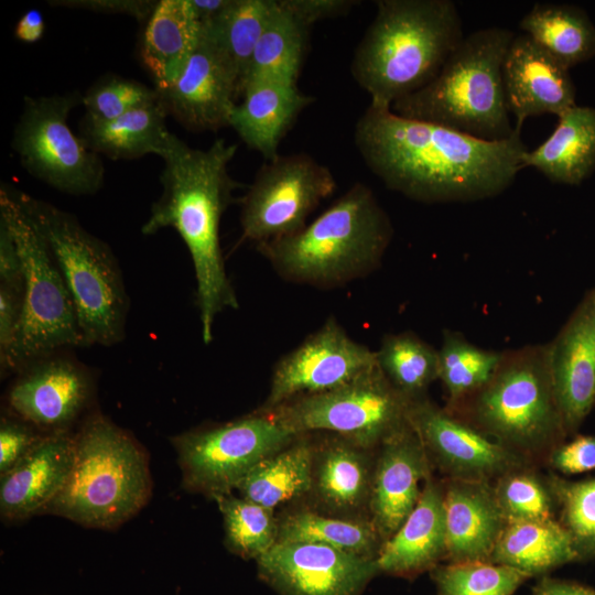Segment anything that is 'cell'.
Instances as JSON below:
<instances>
[{"mask_svg":"<svg viewBox=\"0 0 595 595\" xmlns=\"http://www.w3.org/2000/svg\"><path fill=\"white\" fill-rule=\"evenodd\" d=\"M20 372L9 391V405L21 420L48 433L67 430L89 400L91 378L68 357L54 353Z\"/></svg>","mask_w":595,"mask_h":595,"instance_id":"ac0fdd59","label":"cell"},{"mask_svg":"<svg viewBox=\"0 0 595 595\" xmlns=\"http://www.w3.org/2000/svg\"><path fill=\"white\" fill-rule=\"evenodd\" d=\"M241 96L242 101L236 104L230 115L229 127L267 161L279 156L281 140L299 113L314 101L298 88V83L274 77L249 82Z\"/></svg>","mask_w":595,"mask_h":595,"instance_id":"d4e9b609","label":"cell"},{"mask_svg":"<svg viewBox=\"0 0 595 595\" xmlns=\"http://www.w3.org/2000/svg\"><path fill=\"white\" fill-rule=\"evenodd\" d=\"M556 519L569 533L578 561L595 559V477L569 480L549 475Z\"/></svg>","mask_w":595,"mask_h":595,"instance_id":"60d3db41","label":"cell"},{"mask_svg":"<svg viewBox=\"0 0 595 595\" xmlns=\"http://www.w3.org/2000/svg\"><path fill=\"white\" fill-rule=\"evenodd\" d=\"M74 453L75 437L67 430L43 435L12 469L1 475L2 516L20 520L44 511L63 489Z\"/></svg>","mask_w":595,"mask_h":595,"instance_id":"7402d4cb","label":"cell"},{"mask_svg":"<svg viewBox=\"0 0 595 595\" xmlns=\"http://www.w3.org/2000/svg\"><path fill=\"white\" fill-rule=\"evenodd\" d=\"M392 236L374 192L357 182L299 232L256 247L282 279L334 289L378 269Z\"/></svg>","mask_w":595,"mask_h":595,"instance_id":"277c9868","label":"cell"},{"mask_svg":"<svg viewBox=\"0 0 595 595\" xmlns=\"http://www.w3.org/2000/svg\"><path fill=\"white\" fill-rule=\"evenodd\" d=\"M231 2L232 0H190L193 13L201 25L215 21Z\"/></svg>","mask_w":595,"mask_h":595,"instance_id":"816d5d0a","label":"cell"},{"mask_svg":"<svg viewBox=\"0 0 595 595\" xmlns=\"http://www.w3.org/2000/svg\"><path fill=\"white\" fill-rule=\"evenodd\" d=\"M0 221L10 230L22 269L19 329L2 374L66 347L83 346L74 305L62 273L19 191L1 186Z\"/></svg>","mask_w":595,"mask_h":595,"instance_id":"9c48e42d","label":"cell"},{"mask_svg":"<svg viewBox=\"0 0 595 595\" xmlns=\"http://www.w3.org/2000/svg\"><path fill=\"white\" fill-rule=\"evenodd\" d=\"M547 345L554 392L570 436L595 407V286Z\"/></svg>","mask_w":595,"mask_h":595,"instance_id":"d6986e66","label":"cell"},{"mask_svg":"<svg viewBox=\"0 0 595 595\" xmlns=\"http://www.w3.org/2000/svg\"><path fill=\"white\" fill-rule=\"evenodd\" d=\"M299 434L270 412L192 431L172 442L185 483L214 496L227 494L261 461L285 448Z\"/></svg>","mask_w":595,"mask_h":595,"instance_id":"7c38bea8","label":"cell"},{"mask_svg":"<svg viewBox=\"0 0 595 595\" xmlns=\"http://www.w3.org/2000/svg\"><path fill=\"white\" fill-rule=\"evenodd\" d=\"M437 595H513L526 573L494 562H447L431 570Z\"/></svg>","mask_w":595,"mask_h":595,"instance_id":"ab89813d","label":"cell"},{"mask_svg":"<svg viewBox=\"0 0 595 595\" xmlns=\"http://www.w3.org/2000/svg\"><path fill=\"white\" fill-rule=\"evenodd\" d=\"M160 98L155 88L121 76H107L95 83L83 96L84 121L102 123Z\"/></svg>","mask_w":595,"mask_h":595,"instance_id":"b9f144b4","label":"cell"},{"mask_svg":"<svg viewBox=\"0 0 595 595\" xmlns=\"http://www.w3.org/2000/svg\"><path fill=\"white\" fill-rule=\"evenodd\" d=\"M257 562L280 595H359L380 572L376 558L310 542L278 541Z\"/></svg>","mask_w":595,"mask_h":595,"instance_id":"2e32d148","label":"cell"},{"mask_svg":"<svg viewBox=\"0 0 595 595\" xmlns=\"http://www.w3.org/2000/svg\"><path fill=\"white\" fill-rule=\"evenodd\" d=\"M158 93L167 116L197 132L229 127L236 98L240 95L232 69L202 25L196 47L183 72L170 87Z\"/></svg>","mask_w":595,"mask_h":595,"instance_id":"e0dca14e","label":"cell"},{"mask_svg":"<svg viewBox=\"0 0 595 595\" xmlns=\"http://www.w3.org/2000/svg\"><path fill=\"white\" fill-rule=\"evenodd\" d=\"M376 367V353L349 337L331 316L278 361L261 412L272 411L299 397L339 388Z\"/></svg>","mask_w":595,"mask_h":595,"instance_id":"5bb4252c","label":"cell"},{"mask_svg":"<svg viewBox=\"0 0 595 595\" xmlns=\"http://www.w3.org/2000/svg\"><path fill=\"white\" fill-rule=\"evenodd\" d=\"M547 465L558 474L576 475L595 469V435H576L551 451Z\"/></svg>","mask_w":595,"mask_h":595,"instance_id":"7bdbcfd3","label":"cell"},{"mask_svg":"<svg viewBox=\"0 0 595 595\" xmlns=\"http://www.w3.org/2000/svg\"><path fill=\"white\" fill-rule=\"evenodd\" d=\"M69 476L44 511L93 528H115L147 502L148 461L127 432L101 414L90 415L74 435Z\"/></svg>","mask_w":595,"mask_h":595,"instance_id":"52a82bcc","label":"cell"},{"mask_svg":"<svg viewBox=\"0 0 595 595\" xmlns=\"http://www.w3.org/2000/svg\"><path fill=\"white\" fill-rule=\"evenodd\" d=\"M574 544L558 519L507 522L490 561L521 571L530 577L577 562Z\"/></svg>","mask_w":595,"mask_h":595,"instance_id":"f1b7e54d","label":"cell"},{"mask_svg":"<svg viewBox=\"0 0 595 595\" xmlns=\"http://www.w3.org/2000/svg\"><path fill=\"white\" fill-rule=\"evenodd\" d=\"M447 562L490 561L505 520L493 483L444 479Z\"/></svg>","mask_w":595,"mask_h":595,"instance_id":"603a6c76","label":"cell"},{"mask_svg":"<svg viewBox=\"0 0 595 595\" xmlns=\"http://www.w3.org/2000/svg\"><path fill=\"white\" fill-rule=\"evenodd\" d=\"M201 34L190 0H159L147 20L139 55L158 90L181 75Z\"/></svg>","mask_w":595,"mask_h":595,"instance_id":"484cf974","label":"cell"},{"mask_svg":"<svg viewBox=\"0 0 595 595\" xmlns=\"http://www.w3.org/2000/svg\"><path fill=\"white\" fill-rule=\"evenodd\" d=\"M380 539L374 524L302 511L280 526L278 541L320 543L357 555L376 558Z\"/></svg>","mask_w":595,"mask_h":595,"instance_id":"d590c367","label":"cell"},{"mask_svg":"<svg viewBox=\"0 0 595 595\" xmlns=\"http://www.w3.org/2000/svg\"><path fill=\"white\" fill-rule=\"evenodd\" d=\"M313 453L300 442L257 464L237 485L244 499L268 509L306 493L313 484Z\"/></svg>","mask_w":595,"mask_h":595,"instance_id":"4dcf8cb0","label":"cell"},{"mask_svg":"<svg viewBox=\"0 0 595 595\" xmlns=\"http://www.w3.org/2000/svg\"><path fill=\"white\" fill-rule=\"evenodd\" d=\"M445 408L534 465L545 462L569 436L552 383L547 344L501 351L490 379Z\"/></svg>","mask_w":595,"mask_h":595,"instance_id":"5b68a950","label":"cell"},{"mask_svg":"<svg viewBox=\"0 0 595 595\" xmlns=\"http://www.w3.org/2000/svg\"><path fill=\"white\" fill-rule=\"evenodd\" d=\"M315 486L320 497L332 507L359 506L371 488L366 458L349 443L327 446L317 465Z\"/></svg>","mask_w":595,"mask_h":595,"instance_id":"8d00e7d4","label":"cell"},{"mask_svg":"<svg viewBox=\"0 0 595 595\" xmlns=\"http://www.w3.org/2000/svg\"><path fill=\"white\" fill-rule=\"evenodd\" d=\"M158 1L153 0H50L51 7L86 10L95 13L126 14L148 20Z\"/></svg>","mask_w":595,"mask_h":595,"instance_id":"f6af8a7d","label":"cell"},{"mask_svg":"<svg viewBox=\"0 0 595 595\" xmlns=\"http://www.w3.org/2000/svg\"><path fill=\"white\" fill-rule=\"evenodd\" d=\"M439 350V380L452 407L480 389L495 372L501 351L472 344L462 333L443 332Z\"/></svg>","mask_w":595,"mask_h":595,"instance_id":"e575fe53","label":"cell"},{"mask_svg":"<svg viewBox=\"0 0 595 595\" xmlns=\"http://www.w3.org/2000/svg\"><path fill=\"white\" fill-rule=\"evenodd\" d=\"M350 73L370 104L391 108L430 83L464 39L451 0H378Z\"/></svg>","mask_w":595,"mask_h":595,"instance_id":"3957f363","label":"cell"},{"mask_svg":"<svg viewBox=\"0 0 595 595\" xmlns=\"http://www.w3.org/2000/svg\"><path fill=\"white\" fill-rule=\"evenodd\" d=\"M515 34L493 26L464 36L436 76L392 104L404 118L440 125L487 141L509 139L502 63Z\"/></svg>","mask_w":595,"mask_h":595,"instance_id":"8992f818","label":"cell"},{"mask_svg":"<svg viewBox=\"0 0 595 595\" xmlns=\"http://www.w3.org/2000/svg\"><path fill=\"white\" fill-rule=\"evenodd\" d=\"M375 353L383 376L408 401L424 398L439 379V350L414 333L386 335Z\"/></svg>","mask_w":595,"mask_h":595,"instance_id":"836d02e7","label":"cell"},{"mask_svg":"<svg viewBox=\"0 0 595 595\" xmlns=\"http://www.w3.org/2000/svg\"><path fill=\"white\" fill-rule=\"evenodd\" d=\"M408 422L445 479L494 483L510 470L534 465L425 398L410 401Z\"/></svg>","mask_w":595,"mask_h":595,"instance_id":"9a60e30c","label":"cell"},{"mask_svg":"<svg viewBox=\"0 0 595 595\" xmlns=\"http://www.w3.org/2000/svg\"><path fill=\"white\" fill-rule=\"evenodd\" d=\"M272 7L273 0H232L219 18L202 25L232 69L240 95Z\"/></svg>","mask_w":595,"mask_h":595,"instance_id":"d6a6232c","label":"cell"},{"mask_svg":"<svg viewBox=\"0 0 595 595\" xmlns=\"http://www.w3.org/2000/svg\"><path fill=\"white\" fill-rule=\"evenodd\" d=\"M29 423L2 419L0 425V474L12 469L40 441Z\"/></svg>","mask_w":595,"mask_h":595,"instance_id":"ee69618b","label":"cell"},{"mask_svg":"<svg viewBox=\"0 0 595 595\" xmlns=\"http://www.w3.org/2000/svg\"><path fill=\"white\" fill-rule=\"evenodd\" d=\"M521 165L537 169L552 183L580 185L595 170V108L574 106L558 116L553 132L526 151Z\"/></svg>","mask_w":595,"mask_h":595,"instance_id":"4316f807","label":"cell"},{"mask_svg":"<svg viewBox=\"0 0 595 595\" xmlns=\"http://www.w3.org/2000/svg\"><path fill=\"white\" fill-rule=\"evenodd\" d=\"M537 465L510 470L493 483L499 509L507 522L556 519V502L549 476Z\"/></svg>","mask_w":595,"mask_h":595,"instance_id":"74e56055","label":"cell"},{"mask_svg":"<svg viewBox=\"0 0 595 595\" xmlns=\"http://www.w3.org/2000/svg\"><path fill=\"white\" fill-rule=\"evenodd\" d=\"M309 29L283 7L280 0H273L269 19L255 48L244 88L249 82L268 77L298 83L307 45Z\"/></svg>","mask_w":595,"mask_h":595,"instance_id":"1f68e13d","label":"cell"},{"mask_svg":"<svg viewBox=\"0 0 595 595\" xmlns=\"http://www.w3.org/2000/svg\"><path fill=\"white\" fill-rule=\"evenodd\" d=\"M354 139L366 166L388 188L428 204L501 194L522 170L527 151L517 129L509 139L487 141L371 104Z\"/></svg>","mask_w":595,"mask_h":595,"instance_id":"6da1fadb","label":"cell"},{"mask_svg":"<svg viewBox=\"0 0 595 595\" xmlns=\"http://www.w3.org/2000/svg\"><path fill=\"white\" fill-rule=\"evenodd\" d=\"M78 93L25 97L12 148L35 178L71 195H91L104 184L98 153L75 136L68 116L82 102Z\"/></svg>","mask_w":595,"mask_h":595,"instance_id":"30bf717a","label":"cell"},{"mask_svg":"<svg viewBox=\"0 0 595 595\" xmlns=\"http://www.w3.org/2000/svg\"><path fill=\"white\" fill-rule=\"evenodd\" d=\"M506 106L521 130L526 119L556 117L576 106L570 69L526 34L515 35L502 63Z\"/></svg>","mask_w":595,"mask_h":595,"instance_id":"ffe728a7","label":"cell"},{"mask_svg":"<svg viewBox=\"0 0 595 595\" xmlns=\"http://www.w3.org/2000/svg\"><path fill=\"white\" fill-rule=\"evenodd\" d=\"M166 116L159 98L108 122L83 120L80 138L89 149L112 160H131L147 154L163 159L176 138L166 127Z\"/></svg>","mask_w":595,"mask_h":595,"instance_id":"83f0119b","label":"cell"},{"mask_svg":"<svg viewBox=\"0 0 595 595\" xmlns=\"http://www.w3.org/2000/svg\"><path fill=\"white\" fill-rule=\"evenodd\" d=\"M409 403L377 365L339 388L295 398L269 412L298 434L332 431L370 447L409 425Z\"/></svg>","mask_w":595,"mask_h":595,"instance_id":"8fae6325","label":"cell"},{"mask_svg":"<svg viewBox=\"0 0 595 595\" xmlns=\"http://www.w3.org/2000/svg\"><path fill=\"white\" fill-rule=\"evenodd\" d=\"M531 595H595V591L577 582L544 575L533 586Z\"/></svg>","mask_w":595,"mask_h":595,"instance_id":"681fc988","label":"cell"},{"mask_svg":"<svg viewBox=\"0 0 595 595\" xmlns=\"http://www.w3.org/2000/svg\"><path fill=\"white\" fill-rule=\"evenodd\" d=\"M45 31V22L41 11L28 10L18 21L14 35L24 43H34L42 39Z\"/></svg>","mask_w":595,"mask_h":595,"instance_id":"f907efd6","label":"cell"},{"mask_svg":"<svg viewBox=\"0 0 595 595\" xmlns=\"http://www.w3.org/2000/svg\"><path fill=\"white\" fill-rule=\"evenodd\" d=\"M335 188L331 170L306 153L267 161L241 198L240 241L258 246L299 232Z\"/></svg>","mask_w":595,"mask_h":595,"instance_id":"4fadbf2b","label":"cell"},{"mask_svg":"<svg viewBox=\"0 0 595 595\" xmlns=\"http://www.w3.org/2000/svg\"><path fill=\"white\" fill-rule=\"evenodd\" d=\"M446 559L444 484L429 477L414 509L376 556L380 572L413 576Z\"/></svg>","mask_w":595,"mask_h":595,"instance_id":"cb8c5ba5","label":"cell"},{"mask_svg":"<svg viewBox=\"0 0 595 595\" xmlns=\"http://www.w3.org/2000/svg\"><path fill=\"white\" fill-rule=\"evenodd\" d=\"M280 2L309 28L320 20L343 15L357 3L351 0H280Z\"/></svg>","mask_w":595,"mask_h":595,"instance_id":"7dc6e473","label":"cell"},{"mask_svg":"<svg viewBox=\"0 0 595 595\" xmlns=\"http://www.w3.org/2000/svg\"><path fill=\"white\" fill-rule=\"evenodd\" d=\"M238 147L217 139L207 150L180 138L162 159V193L141 227L145 236L173 228L190 252L196 279V305L203 342L213 340L216 317L239 306L220 248V219L241 186L229 174Z\"/></svg>","mask_w":595,"mask_h":595,"instance_id":"7a4b0ae2","label":"cell"},{"mask_svg":"<svg viewBox=\"0 0 595 595\" xmlns=\"http://www.w3.org/2000/svg\"><path fill=\"white\" fill-rule=\"evenodd\" d=\"M22 269L13 237L0 221V284L22 292Z\"/></svg>","mask_w":595,"mask_h":595,"instance_id":"c3c4849f","label":"cell"},{"mask_svg":"<svg viewBox=\"0 0 595 595\" xmlns=\"http://www.w3.org/2000/svg\"><path fill=\"white\" fill-rule=\"evenodd\" d=\"M62 273L83 346H113L126 335L129 298L111 248L73 214L19 191Z\"/></svg>","mask_w":595,"mask_h":595,"instance_id":"ba28073f","label":"cell"},{"mask_svg":"<svg viewBox=\"0 0 595 595\" xmlns=\"http://www.w3.org/2000/svg\"><path fill=\"white\" fill-rule=\"evenodd\" d=\"M22 292L0 284V365L6 368L21 320Z\"/></svg>","mask_w":595,"mask_h":595,"instance_id":"bcb514c9","label":"cell"},{"mask_svg":"<svg viewBox=\"0 0 595 595\" xmlns=\"http://www.w3.org/2000/svg\"><path fill=\"white\" fill-rule=\"evenodd\" d=\"M519 28L569 69L595 56V25L580 7L536 3Z\"/></svg>","mask_w":595,"mask_h":595,"instance_id":"f546056e","label":"cell"},{"mask_svg":"<svg viewBox=\"0 0 595 595\" xmlns=\"http://www.w3.org/2000/svg\"><path fill=\"white\" fill-rule=\"evenodd\" d=\"M214 498L224 516L227 545L234 552L258 559L278 542L279 528L271 509L228 493Z\"/></svg>","mask_w":595,"mask_h":595,"instance_id":"f35d334b","label":"cell"},{"mask_svg":"<svg viewBox=\"0 0 595 595\" xmlns=\"http://www.w3.org/2000/svg\"><path fill=\"white\" fill-rule=\"evenodd\" d=\"M381 446L371 479L370 508L372 524L385 542L418 504L423 488L420 483L430 477L431 463L410 424Z\"/></svg>","mask_w":595,"mask_h":595,"instance_id":"44dd1931","label":"cell"}]
</instances>
